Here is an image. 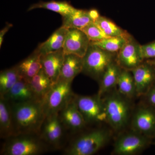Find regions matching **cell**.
<instances>
[{
    "label": "cell",
    "instance_id": "obj_1",
    "mask_svg": "<svg viewBox=\"0 0 155 155\" xmlns=\"http://www.w3.org/2000/svg\"><path fill=\"white\" fill-rule=\"evenodd\" d=\"M10 105L15 135L19 134H39L46 117L43 101L34 100Z\"/></svg>",
    "mask_w": 155,
    "mask_h": 155
},
{
    "label": "cell",
    "instance_id": "obj_2",
    "mask_svg": "<svg viewBox=\"0 0 155 155\" xmlns=\"http://www.w3.org/2000/svg\"><path fill=\"white\" fill-rule=\"evenodd\" d=\"M111 133L104 128H97L77 136L64 148L66 155H92L102 148L110 138Z\"/></svg>",
    "mask_w": 155,
    "mask_h": 155
},
{
    "label": "cell",
    "instance_id": "obj_3",
    "mask_svg": "<svg viewBox=\"0 0 155 155\" xmlns=\"http://www.w3.org/2000/svg\"><path fill=\"white\" fill-rule=\"evenodd\" d=\"M2 155H38L50 150L38 134H19L5 140Z\"/></svg>",
    "mask_w": 155,
    "mask_h": 155
},
{
    "label": "cell",
    "instance_id": "obj_4",
    "mask_svg": "<svg viewBox=\"0 0 155 155\" xmlns=\"http://www.w3.org/2000/svg\"><path fill=\"white\" fill-rule=\"evenodd\" d=\"M106 95L102 98L105 108L106 122L114 131H121L127 125L130 116L129 99L118 91L109 92Z\"/></svg>",
    "mask_w": 155,
    "mask_h": 155
},
{
    "label": "cell",
    "instance_id": "obj_5",
    "mask_svg": "<svg viewBox=\"0 0 155 155\" xmlns=\"http://www.w3.org/2000/svg\"><path fill=\"white\" fill-rule=\"evenodd\" d=\"M117 53L101 48L91 42L83 58L82 73L99 82L111 63L116 61Z\"/></svg>",
    "mask_w": 155,
    "mask_h": 155
},
{
    "label": "cell",
    "instance_id": "obj_6",
    "mask_svg": "<svg viewBox=\"0 0 155 155\" xmlns=\"http://www.w3.org/2000/svg\"><path fill=\"white\" fill-rule=\"evenodd\" d=\"M72 83L59 79L54 84L43 101L46 116L59 113L73 98Z\"/></svg>",
    "mask_w": 155,
    "mask_h": 155
},
{
    "label": "cell",
    "instance_id": "obj_7",
    "mask_svg": "<svg viewBox=\"0 0 155 155\" xmlns=\"http://www.w3.org/2000/svg\"><path fill=\"white\" fill-rule=\"evenodd\" d=\"M74 99L86 125L107 122L104 101L98 95L81 96L75 94Z\"/></svg>",
    "mask_w": 155,
    "mask_h": 155
},
{
    "label": "cell",
    "instance_id": "obj_8",
    "mask_svg": "<svg viewBox=\"0 0 155 155\" xmlns=\"http://www.w3.org/2000/svg\"><path fill=\"white\" fill-rule=\"evenodd\" d=\"M67 134L58 113L46 116L39 135L50 150H57L64 147Z\"/></svg>",
    "mask_w": 155,
    "mask_h": 155
},
{
    "label": "cell",
    "instance_id": "obj_9",
    "mask_svg": "<svg viewBox=\"0 0 155 155\" xmlns=\"http://www.w3.org/2000/svg\"><path fill=\"white\" fill-rule=\"evenodd\" d=\"M150 138L132 130L120 135L114 144L113 153L118 155H134L149 145Z\"/></svg>",
    "mask_w": 155,
    "mask_h": 155
},
{
    "label": "cell",
    "instance_id": "obj_10",
    "mask_svg": "<svg viewBox=\"0 0 155 155\" xmlns=\"http://www.w3.org/2000/svg\"><path fill=\"white\" fill-rule=\"evenodd\" d=\"M144 61L142 55L141 45L131 35L117 53V63L122 69L131 71Z\"/></svg>",
    "mask_w": 155,
    "mask_h": 155
},
{
    "label": "cell",
    "instance_id": "obj_11",
    "mask_svg": "<svg viewBox=\"0 0 155 155\" xmlns=\"http://www.w3.org/2000/svg\"><path fill=\"white\" fill-rule=\"evenodd\" d=\"M132 130L151 138L155 136V108L142 106L136 111L131 121Z\"/></svg>",
    "mask_w": 155,
    "mask_h": 155
},
{
    "label": "cell",
    "instance_id": "obj_12",
    "mask_svg": "<svg viewBox=\"0 0 155 155\" xmlns=\"http://www.w3.org/2000/svg\"><path fill=\"white\" fill-rule=\"evenodd\" d=\"M137 96H145L155 83V67L147 60L131 70Z\"/></svg>",
    "mask_w": 155,
    "mask_h": 155
},
{
    "label": "cell",
    "instance_id": "obj_13",
    "mask_svg": "<svg viewBox=\"0 0 155 155\" xmlns=\"http://www.w3.org/2000/svg\"><path fill=\"white\" fill-rule=\"evenodd\" d=\"M58 114L67 133L79 132L86 126V122L76 105L74 97Z\"/></svg>",
    "mask_w": 155,
    "mask_h": 155
},
{
    "label": "cell",
    "instance_id": "obj_14",
    "mask_svg": "<svg viewBox=\"0 0 155 155\" xmlns=\"http://www.w3.org/2000/svg\"><path fill=\"white\" fill-rule=\"evenodd\" d=\"M90 42L82 30L78 28H68L63 50L65 54H72L83 58Z\"/></svg>",
    "mask_w": 155,
    "mask_h": 155
},
{
    "label": "cell",
    "instance_id": "obj_15",
    "mask_svg": "<svg viewBox=\"0 0 155 155\" xmlns=\"http://www.w3.org/2000/svg\"><path fill=\"white\" fill-rule=\"evenodd\" d=\"M65 53L63 49L54 52L41 55L42 69L53 84L59 79L64 62Z\"/></svg>",
    "mask_w": 155,
    "mask_h": 155
},
{
    "label": "cell",
    "instance_id": "obj_16",
    "mask_svg": "<svg viewBox=\"0 0 155 155\" xmlns=\"http://www.w3.org/2000/svg\"><path fill=\"white\" fill-rule=\"evenodd\" d=\"M0 97L7 101L10 104L37 100L29 81L21 77L10 90L3 95L0 96Z\"/></svg>",
    "mask_w": 155,
    "mask_h": 155
},
{
    "label": "cell",
    "instance_id": "obj_17",
    "mask_svg": "<svg viewBox=\"0 0 155 155\" xmlns=\"http://www.w3.org/2000/svg\"><path fill=\"white\" fill-rule=\"evenodd\" d=\"M41 55L36 49L31 54L15 66L20 77L29 81L41 70Z\"/></svg>",
    "mask_w": 155,
    "mask_h": 155
},
{
    "label": "cell",
    "instance_id": "obj_18",
    "mask_svg": "<svg viewBox=\"0 0 155 155\" xmlns=\"http://www.w3.org/2000/svg\"><path fill=\"white\" fill-rule=\"evenodd\" d=\"M83 67V58L72 54H65L59 79L72 82L82 72Z\"/></svg>",
    "mask_w": 155,
    "mask_h": 155
},
{
    "label": "cell",
    "instance_id": "obj_19",
    "mask_svg": "<svg viewBox=\"0 0 155 155\" xmlns=\"http://www.w3.org/2000/svg\"><path fill=\"white\" fill-rule=\"evenodd\" d=\"M122 68L117 63L116 60L108 67L100 79L99 89L97 94L101 97L112 91L117 86V82Z\"/></svg>",
    "mask_w": 155,
    "mask_h": 155
},
{
    "label": "cell",
    "instance_id": "obj_20",
    "mask_svg": "<svg viewBox=\"0 0 155 155\" xmlns=\"http://www.w3.org/2000/svg\"><path fill=\"white\" fill-rule=\"evenodd\" d=\"M68 29L61 26L57 29L46 41L40 44L36 50L41 55H44L62 49L66 40Z\"/></svg>",
    "mask_w": 155,
    "mask_h": 155
},
{
    "label": "cell",
    "instance_id": "obj_21",
    "mask_svg": "<svg viewBox=\"0 0 155 155\" xmlns=\"http://www.w3.org/2000/svg\"><path fill=\"white\" fill-rule=\"evenodd\" d=\"M15 135L11 105L0 97V136L5 140Z\"/></svg>",
    "mask_w": 155,
    "mask_h": 155
},
{
    "label": "cell",
    "instance_id": "obj_22",
    "mask_svg": "<svg viewBox=\"0 0 155 155\" xmlns=\"http://www.w3.org/2000/svg\"><path fill=\"white\" fill-rule=\"evenodd\" d=\"M29 83L35 98L41 101H44L54 85L42 69L29 81Z\"/></svg>",
    "mask_w": 155,
    "mask_h": 155
},
{
    "label": "cell",
    "instance_id": "obj_23",
    "mask_svg": "<svg viewBox=\"0 0 155 155\" xmlns=\"http://www.w3.org/2000/svg\"><path fill=\"white\" fill-rule=\"evenodd\" d=\"M62 26L67 28L81 29L89 23L94 22L89 14L88 11L76 9L72 14L62 17Z\"/></svg>",
    "mask_w": 155,
    "mask_h": 155
},
{
    "label": "cell",
    "instance_id": "obj_24",
    "mask_svg": "<svg viewBox=\"0 0 155 155\" xmlns=\"http://www.w3.org/2000/svg\"><path fill=\"white\" fill-rule=\"evenodd\" d=\"M38 8L47 9L54 11L61 14L62 17L72 14L76 9L67 1H51L47 2H40L33 4L28 8V11Z\"/></svg>",
    "mask_w": 155,
    "mask_h": 155
},
{
    "label": "cell",
    "instance_id": "obj_25",
    "mask_svg": "<svg viewBox=\"0 0 155 155\" xmlns=\"http://www.w3.org/2000/svg\"><path fill=\"white\" fill-rule=\"evenodd\" d=\"M116 87L119 93L128 99L136 96L135 82L131 71L122 69Z\"/></svg>",
    "mask_w": 155,
    "mask_h": 155
},
{
    "label": "cell",
    "instance_id": "obj_26",
    "mask_svg": "<svg viewBox=\"0 0 155 155\" xmlns=\"http://www.w3.org/2000/svg\"><path fill=\"white\" fill-rule=\"evenodd\" d=\"M131 36L129 33L124 36L109 37L99 41L91 42L107 51L117 53Z\"/></svg>",
    "mask_w": 155,
    "mask_h": 155
},
{
    "label": "cell",
    "instance_id": "obj_27",
    "mask_svg": "<svg viewBox=\"0 0 155 155\" xmlns=\"http://www.w3.org/2000/svg\"><path fill=\"white\" fill-rule=\"evenodd\" d=\"M20 75L16 66L1 71L0 73V96L10 90L19 80Z\"/></svg>",
    "mask_w": 155,
    "mask_h": 155
},
{
    "label": "cell",
    "instance_id": "obj_28",
    "mask_svg": "<svg viewBox=\"0 0 155 155\" xmlns=\"http://www.w3.org/2000/svg\"><path fill=\"white\" fill-rule=\"evenodd\" d=\"M94 22L109 37L124 36L129 34L110 19L103 16H100Z\"/></svg>",
    "mask_w": 155,
    "mask_h": 155
},
{
    "label": "cell",
    "instance_id": "obj_29",
    "mask_svg": "<svg viewBox=\"0 0 155 155\" xmlns=\"http://www.w3.org/2000/svg\"><path fill=\"white\" fill-rule=\"evenodd\" d=\"M80 29L86 34L91 42L99 41L109 37L94 22H90Z\"/></svg>",
    "mask_w": 155,
    "mask_h": 155
},
{
    "label": "cell",
    "instance_id": "obj_30",
    "mask_svg": "<svg viewBox=\"0 0 155 155\" xmlns=\"http://www.w3.org/2000/svg\"><path fill=\"white\" fill-rule=\"evenodd\" d=\"M141 51L143 60L155 58V41L141 45Z\"/></svg>",
    "mask_w": 155,
    "mask_h": 155
},
{
    "label": "cell",
    "instance_id": "obj_31",
    "mask_svg": "<svg viewBox=\"0 0 155 155\" xmlns=\"http://www.w3.org/2000/svg\"><path fill=\"white\" fill-rule=\"evenodd\" d=\"M148 105L155 108V83L145 95Z\"/></svg>",
    "mask_w": 155,
    "mask_h": 155
},
{
    "label": "cell",
    "instance_id": "obj_32",
    "mask_svg": "<svg viewBox=\"0 0 155 155\" xmlns=\"http://www.w3.org/2000/svg\"><path fill=\"white\" fill-rule=\"evenodd\" d=\"M13 26V25L10 23H7L5 27L3 28L0 31V47H2V45L3 40H4V36L5 35L7 32L8 31L10 28Z\"/></svg>",
    "mask_w": 155,
    "mask_h": 155
},
{
    "label": "cell",
    "instance_id": "obj_33",
    "mask_svg": "<svg viewBox=\"0 0 155 155\" xmlns=\"http://www.w3.org/2000/svg\"><path fill=\"white\" fill-rule=\"evenodd\" d=\"M88 12L90 16L91 17V19H93L94 22L101 16L99 13L98 11L96 9H91V10L88 11Z\"/></svg>",
    "mask_w": 155,
    "mask_h": 155
},
{
    "label": "cell",
    "instance_id": "obj_34",
    "mask_svg": "<svg viewBox=\"0 0 155 155\" xmlns=\"http://www.w3.org/2000/svg\"><path fill=\"white\" fill-rule=\"evenodd\" d=\"M147 60L149 62H150L151 64H153L154 66L155 67V58H154V59H149V60Z\"/></svg>",
    "mask_w": 155,
    "mask_h": 155
}]
</instances>
